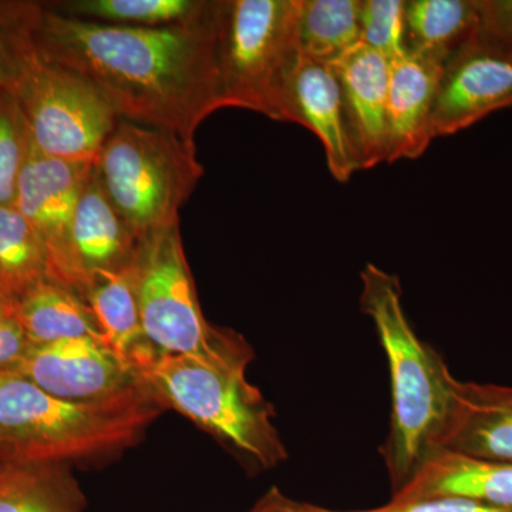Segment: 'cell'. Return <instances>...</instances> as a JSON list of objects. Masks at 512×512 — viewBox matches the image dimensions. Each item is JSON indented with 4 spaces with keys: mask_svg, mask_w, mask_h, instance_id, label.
<instances>
[{
    "mask_svg": "<svg viewBox=\"0 0 512 512\" xmlns=\"http://www.w3.org/2000/svg\"><path fill=\"white\" fill-rule=\"evenodd\" d=\"M218 29L220 0L160 28L72 18L43 3L33 39L47 59L92 83L119 119L194 144L202 121L224 109Z\"/></svg>",
    "mask_w": 512,
    "mask_h": 512,
    "instance_id": "obj_1",
    "label": "cell"
},
{
    "mask_svg": "<svg viewBox=\"0 0 512 512\" xmlns=\"http://www.w3.org/2000/svg\"><path fill=\"white\" fill-rule=\"evenodd\" d=\"M360 279L362 311L375 323L389 363L392 414L380 453L396 494L439 451L457 379L443 357L414 332L403 309L399 278L367 264Z\"/></svg>",
    "mask_w": 512,
    "mask_h": 512,
    "instance_id": "obj_2",
    "label": "cell"
},
{
    "mask_svg": "<svg viewBox=\"0 0 512 512\" xmlns=\"http://www.w3.org/2000/svg\"><path fill=\"white\" fill-rule=\"evenodd\" d=\"M163 412L140 380L106 399L72 402L0 375V460L66 466L101 457L136 443Z\"/></svg>",
    "mask_w": 512,
    "mask_h": 512,
    "instance_id": "obj_3",
    "label": "cell"
},
{
    "mask_svg": "<svg viewBox=\"0 0 512 512\" xmlns=\"http://www.w3.org/2000/svg\"><path fill=\"white\" fill-rule=\"evenodd\" d=\"M248 366H218L156 350L134 372L161 406L194 421L256 466L269 470L288 458L274 426V409L248 382Z\"/></svg>",
    "mask_w": 512,
    "mask_h": 512,
    "instance_id": "obj_4",
    "label": "cell"
},
{
    "mask_svg": "<svg viewBox=\"0 0 512 512\" xmlns=\"http://www.w3.org/2000/svg\"><path fill=\"white\" fill-rule=\"evenodd\" d=\"M303 0H220L222 104L293 123Z\"/></svg>",
    "mask_w": 512,
    "mask_h": 512,
    "instance_id": "obj_5",
    "label": "cell"
},
{
    "mask_svg": "<svg viewBox=\"0 0 512 512\" xmlns=\"http://www.w3.org/2000/svg\"><path fill=\"white\" fill-rule=\"evenodd\" d=\"M94 170L138 242L180 225L181 207L204 175L194 144L121 119L94 160Z\"/></svg>",
    "mask_w": 512,
    "mask_h": 512,
    "instance_id": "obj_6",
    "label": "cell"
},
{
    "mask_svg": "<svg viewBox=\"0 0 512 512\" xmlns=\"http://www.w3.org/2000/svg\"><path fill=\"white\" fill-rule=\"evenodd\" d=\"M134 269L141 325L158 353L195 357L210 365H249L248 343L231 330L214 328L202 315L180 225L140 242Z\"/></svg>",
    "mask_w": 512,
    "mask_h": 512,
    "instance_id": "obj_7",
    "label": "cell"
},
{
    "mask_svg": "<svg viewBox=\"0 0 512 512\" xmlns=\"http://www.w3.org/2000/svg\"><path fill=\"white\" fill-rule=\"evenodd\" d=\"M13 94L30 141L49 157L96 160L120 120L92 83L47 59L37 46L26 60Z\"/></svg>",
    "mask_w": 512,
    "mask_h": 512,
    "instance_id": "obj_8",
    "label": "cell"
},
{
    "mask_svg": "<svg viewBox=\"0 0 512 512\" xmlns=\"http://www.w3.org/2000/svg\"><path fill=\"white\" fill-rule=\"evenodd\" d=\"M93 163L45 156L30 141L13 202L42 242L47 278L82 298L73 262L72 231L80 191Z\"/></svg>",
    "mask_w": 512,
    "mask_h": 512,
    "instance_id": "obj_9",
    "label": "cell"
},
{
    "mask_svg": "<svg viewBox=\"0 0 512 512\" xmlns=\"http://www.w3.org/2000/svg\"><path fill=\"white\" fill-rule=\"evenodd\" d=\"M512 106V43L481 28L444 66L433 136L456 134Z\"/></svg>",
    "mask_w": 512,
    "mask_h": 512,
    "instance_id": "obj_10",
    "label": "cell"
},
{
    "mask_svg": "<svg viewBox=\"0 0 512 512\" xmlns=\"http://www.w3.org/2000/svg\"><path fill=\"white\" fill-rule=\"evenodd\" d=\"M19 375L45 392L72 402L106 399L138 383L134 370L101 340L93 338L33 346Z\"/></svg>",
    "mask_w": 512,
    "mask_h": 512,
    "instance_id": "obj_11",
    "label": "cell"
},
{
    "mask_svg": "<svg viewBox=\"0 0 512 512\" xmlns=\"http://www.w3.org/2000/svg\"><path fill=\"white\" fill-rule=\"evenodd\" d=\"M338 76L359 170L387 163L390 62L365 43L330 63Z\"/></svg>",
    "mask_w": 512,
    "mask_h": 512,
    "instance_id": "obj_12",
    "label": "cell"
},
{
    "mask_svg": "<svg viewBox=\"0 0 512 512\" xmlns=\"http://www.w3.org/2000/svg\"><path fill=\"white\" fill-rule=\"evenodd\" d=\"M443 69L412 52L390 62L387 163L419 158L434 140L431 120Z\"/></svg>",
    "mask_w": 512,
    "mask_h": 512,
    "instance_id": "obj_13",
    "label": "cell"
},
{
    "mask_svg": "<svg viewBox=\"0 0 512 512\" xmlns=\"http://www.w3.org/2000/svg\"><path fill=\"white\" fill-rule=\"evenodd\" d=\"M439 450L512 464V387L457 380Z\"/></svg>",
    "mask_w": 512,
    "mask_h": 512,
    "instance_id": "obj_14",
    "label": "cell"
},
{
    "mask_svg": "<svg viewBox=\"0 0 512 512\" xmlns=\"http://www.w3.org/2000/svg\"><path fill=\"white\" fill-rule=\"evenodd\" d=\"M138 247L140 242L101 187L93 163L80 191L72 231L73 262L83 299L94 276L127 268Z\"/></svg>",
    "mask_w": 512,
    "mask_h": 512,
    "instance_id": "obj_15",
    "label": "cell"
},
{
    "mask_svg": "<svg viewBox=\"0 0 512 512\" xmlns=\"http://www.w3.org/2000/svg\"><path fill=\"white\" fill-rule=\"evenodd\" d=\"M293 123L311 130L325 148L330 174L346 183L359 170L342 89L328 63L302 56L292 90Z\"/></svg>",
    "mask_w": 512,
    "mask_h": 512,
    "instance_id": "obj_16",
    "label": "cell"
},
{
    "mask_svg": "<svg viewBox=\"0 0 512 512\" xmlns=\"http://www.w3.org/2000/svg\"><path fill=\"white\" fill-rule=\"evenodd\" d=\"M433 497H463L512 508V464L436 451L392 500Z\"/></svg>",
    "mask_w": 512,
    "mask_h": 512,
    "instance_id": "obj_17",
    "label": "cell"
},
{
    "mask_svg": "<svg viewBox=\"0 0 512 512\" xmlns=\"http://www.w3.org/2000/svg\"><path fill=\"white\" fill-rule=\"evenodd\" d=\"M84 301L92 309L104 346L124 365L134 370L143 357L156 350L141 325L134 262L121 271L94 276Z\"/></svg>",
    "mask_w": 512,
    "mask_h": 512,
    "instance_id": "obj_18",
    "label": "cell"
},
{
    "mask_svg": "<svg viewBox=\"0 0 512 512\" xmlns=\"http://www.w3.org/2000/svg\"><path fill=\"white\" fill-rule=\"evenodd\" d=\"M407 52L446 66L481 26L480 0H407Z\"/></svg>",
    "mask_w": 512,
    "mask_h": 512,
    "instance_id": "obj_19",
    "label": "cell"
},
{
    "mask_svg": "<svg viewBox=\"0 0 512 512\" xmlns=\"http://www.w3.org/2000/svg\"><path fill=\"white\" fill-rule=\"evenodd\" d=\"M13 316L35 346L60 340H101L92 309L76 292L46 279L13 306Z\"/></svg>",
    "mask_w": 512,
    "mask_h": 512,
    "instance_id": "obj_20",
    "label": "cell"
},
{
    "mask_svg": "<svg viewBox=\"0 0 512 512\" xmlns=\"http://www.w3.org/2000/svg\"><path fill=\"white\" fill-rule=\"evenodd\" d=\"M84 497L62 464L0 468V512H83Z\"/></svg>",
    "mask_w": 512,
    "mask_h": 512,
    "instance_id": "obj_21",
    "label": "cell"
},
{
    "mask_svg": "<svg viewBox=\"0 0 512 512\" xmlns=\"http://www.w3.org/2000/svg\"><path fill=\"white\" fill-rule=\"evenodd\" d=\"M45 249L15 207H0V298L15 306L46 281Z\"/></svg>",
    "mask_w": 512,
    "mask_h": 512,
    "instance_id": "obj_22",
    "label": "cell"
},
{
    "mask_svg": "<svg viewBox=\"0 0 512 512\" xmlns=\"http://www.w3.org/2000/svg\"><path fill=\"white\" fill-rule=\"evenodd\" d=\"M362 0H303L302 56L333 63L362 43Z\"/></svg>",
    "mask_w": 512,
    "mask_h": 512,
    "instance_id": "obj_23",
    "label": "cell"
},
{
    "mask_svg": "<svg viewBox=\"0 0 512 512\" xmlns=\"http://www.w3.org/2000/svg\"><path fill=\"white\" fill-rule=\"evenodd\" d=\"M205 3L207 0H72L47 6L62 15L106 25L160 28L187 22Z\"/></svg>",
    "mask_w": 512,
    "mask_h": 512,
    "instance_id": "obj_24",
    "label": "cell"
},
{
    "mask_svg": "<svg viewBox=\"0 0 512 512\" xmlns=\"http://www.w3.org/2000/svg\"><path fill=\"white\" fill-rule=\"evenodd\" d=\"M43 3L0 2V93H13L35 49L37 19Z\"/></svg>",
    "mask_w": 512,
    "mask_h": 512,
    "instance_id": "obj_25",
    "label": "cell"
},
{
    "mask_svg": "<svg viewBox=\"0 0 512 512\" xmlns=\"http://www.w3.org/2000/svg\"><path fill=\"white\" fill-rule=\"evenodd\" d=\"M29 147L28 126L15 94L0 93V207H13Z\"/></svg>",
    "mask_w": 512,
    "mask_h": 512,
    "instance_id": "obj_26",
    "label": "cell"
},
{
    "mask_svg": "<svg viewBox=\"0 0 512 512\" xmlns=\"http://www.w3.org/2000/svg\"><path fill=\"white\" fill-rule=\"evenodd\" d=\"M403 0H362V43L389 62L407 53Z\"/></svg>",
    "mask_w": 512,
    "mask_h": 512,
    "instance_id": "obj_27",
    "label": "cell"
},
{
    "mask_svg": "<svg viewBox=\"0 0 512 512\" xmlns=\"http://www.w3.org/2000/svg\"><path fill=\"white\" fill-rule=\"evenodd\" d=\"M365 512H512V508L497 507L463 497H433L419 500L390 501L383 507Z\"/></svg>",
    "mask_w": 512,
    "mask_h": 512,
    "instance_id": "obj_28",
    "label": "cell"
},
{
    "mask_svg": "<svg viewBox=\"0 0 512 512\" xmlns=\"http://www.w3.org/2000/svg\"><path fill=\"white\" fill-rule=\"evenodd\" d=\"M25 330L15 316L0 318V375H19L20 367L33 349Z\"/></svg>",
    "mask_w": 512,
    "mask_h": 512,
    "instance_id": "obj_29",
    "label": "cell"
},
{
    "mask_svg": "<svg viewBox=\"0 0 512 512\" xmlns=\"http://www.w3.org/2000/svg\"><path fill=\"white\" fill-rule=\"evenodd\" d=\"M481 28L512 43V0H480Z\"/></svg>",
    "mask_w": 512,
    "mask_h": 512,
    "instance_id": "obj_30",
    "label": "cell"
},
{
    "mask_svg": "<svg viewBox=\"0 0 512 512\" xmlns=\"http://www.w3.org/2000/svg\"><path fill=\"white\" fill-rule=\"evenodd\" d=\"M296 501L285 497L278 488H271L249 512H296Z\"/></svg>",
    "mask_w": 512,
    "mask_h": 512,
    "instance_id": "obj_31",
    "label": "cell"
},
{
    "mask_svg": "<svg viewBox=\"0 0 512 512\" xmlns=\"http://www.w3.org/2000/svg\"><path fill=\"white\" fill-rule=\"evenodd\" d=\"M296 512H339V511L326 510V508L318 507V505L298 503V505H296ZM359 512H365V511H359Z\"/></svg>",
    "mask_w": 512,
    "mask_h": 512,
    "instance_id": "obj_32",
    "label": "cell"
},
{
    "mask_svg": "<svg viewBox=\"0 0 512 512\" xmlns=\"http://www.w3.org/2000/svg\"><path fill=\"white\" fill-rule=\"evenodd\" d=\"M8 315H13V306L6 302L5 299L0 298V318Z\"/></svg>",
    "mask_w": 512,
    "mask_h": 512,
    "instance_id": "obj_33",
    "label": "cell"
},
{
    "mask_svg": "<svg viewBox=\"0 0 512 512\" xmlns=\"http://www.w3.org/2000/svg\"><path fill=\"white\" fill-rule=\"evenodd\" d=\"M6 464H9V463H6V461L0 460V468L5 467Z\"/></svg>",
    "mask_w": 512,
    "mask_h": 512,
    "instance_id": "obj_34",
    "label": "cell"
}]
</instances>
